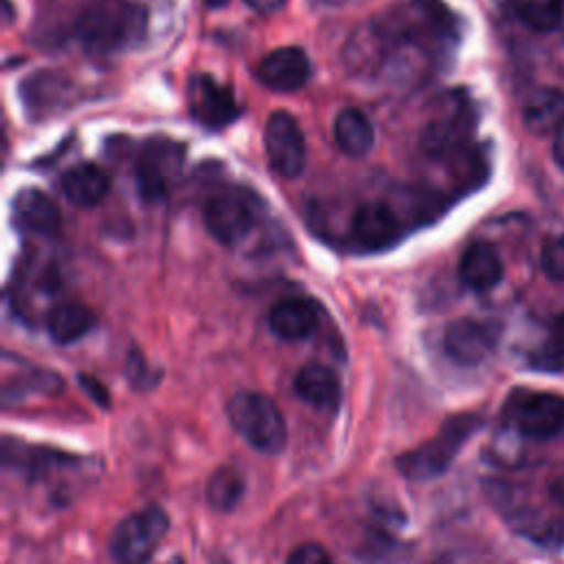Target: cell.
Listing matches in <instances>:
<instances>
[{
  "mask_svg": "<svg viewBox=\"0 0 564 564\" xmlns=\"http://www.w3.org/2000/svg\"><path fill=\"white\" fill-rule=\"evenodd\" d=\"M388 48L408 46L432 59H445L458 44V24L438 0H408L379 18Z\"/></svg>",
  "mask_w": 564,
  "mask_h": 564,
  "instance_id": "obj_1",
  "label": "cell"
},
{
  "mask_svg": "<svg viewBox=\"0 0 564 564\" xmlns=\"http://www.w3.org/2000/svg\"><path fill=\"white\" fill-rule=\"evenodd\" d=\"M143 33L145 11L128 0H104L88 7L77 20L79 42L99 55L126 51L139 44Z\"/></svg>",
  "mask_w": 564,
  "mask_h": 564,
  "instance_id": "obj_2",
  "label": "cell"
},
{
  "mask_svg": "<svg viewBox=\"0 0 564 564\" xmlns=\"http://www.w3.org/2000/svg\"><path fill=\"white\" fill-rule=\"evenodd\" d=\"M480 427H482L480 414H474V412L454 414L441 425V430L432 438L403 452L397 458V469L410 480L436 478L452 465V460L463 449V445Z\"/></svg>",
  "mask_w": 564,
  "mask_h": 564,
  "instance_id": "obj_3",
  "label": "cell"
},
{
  "mask_svg": "<svg viewBox=\"0 0 564 564\" xmlns=\"http://www.w3.org/2000/svg\"><path fill=\"white\" fill-rule=\"evenodd\" d=\"M234 430L258 452L280 454L286 445V423L278 405L260 392H238L227 405Z\"/></svg>",
  "mask_w": 564,
  "mask_h": 564,
  "instance_id": "obj_4",
  "label": "cell"
},
{
  "mask_svg": "<svg viewBox=\"0 0 564 564\" xmlns=\"http://www.w3.org/2000/svg\"><path fill=\"white\" fill-rule=\"evenodd\" d=\"M505 419L524 438H555L564 430V397L518 388L505 403Z\"/></svg>",
  "mask_w": 564,
  "mask_h": 564,
  "instance_id": "obj_5",
  "label": "cell"
},
{
  "mask_svg": "<svg viewBox=\"0 0 564 564\" xmlns=\"http://www.w3.org/2000/svg\"><path fill=\"white\" fill-rule=\"evenodd\" d=\"M170 529L167 513L152 505L126 516L110 533L108 546L119 564H145Z\"/></svg>",
  "mask_w": 564,
  "mask_h": 564,
  "instance_id": "obj_6",
  "label": "cell"
},
{
  "mask_svg": "<svg viewBox=\"0 0 564 564\" xmlns=\"http://www.w3.org/2000/svg\"><path fill=\"white\" fill-rule=\"evenodd\" d=\"M260 200L242 187H227L205 203L203 218L209 234L223 245H240L256 227Z\"/></svg>",
  "mask_w": 564,
  "mask_h": 564,
  "instance_id": "obj_7",
  "label": "cell"
},
{
  "mask_svg": "<svg viewBox=\"0 0 564 564\" xmlns=\"http://www.w3.org/2000/svg\"><path fill=\"white\" fill-rule=\"evenodd\" d=\"M183 159L185 150L181 143L165 137L148 139L137 161L139 194L145 200L163 198L170 192V187L178 181Z\"/></svg>",
  "mask_w": 564,
  "mask_h": 564,
  "instance_id": "obj_8",
  "label": "cell"
},
{
  "mask_svg": "<svg viewBox=\"0 0 564 564\" xmlns=\"http://www.w3.org/2000/svg\"><path fill=\"white\" fill-rule=\"evenodd\" d=\"M264 150L269 165L286 178L302 174L306 165V141L297 121L284 112L275 110L264 128Z\"/></svg>",
  "mask_w": 564,
  "mask_h": 564,
  "instance_id": "obj_9",
  "label": "cell"
},
{
  "mask_svg": "<svg viewBox=\"0 0 564 564\" xmlns=\"http://www.w3.org/2000/svg\"><path fill=\"white\" fill-rule=\"evenodd\" d=\"M471 126H474V119H471V110H469L467 101L452 97L423 126L421 148L432 156L454 152L467 141Z\"/></svg>",
  "mask_w": 564,
  "mask_h": 564,
  "instance_id": "obj_10",
  "label": "cell"
},
{
  "mask_svg": "<svg viewBox=\"0 0 564 564\" xmlns=\"http://www.w3.org/2000/svg\"><path fill=\"white\" fill-rule=\"evenodd\" d=\"M496 341H498V330L491 324L478 322L471 317L452 322L443 339L447 355L463 366H476L485 361L496 348Z\"/></svg>",
  "mask_w": 564,
  "mask_h": 564,
  "instance_id": "obj_11",
  "label": "cell"
},
{
  "mask_svg": "<svg viewBox=\"0 0 564 564\" xmlns=\"http://www.w3.org/2000/svg\"><path fill=\"white\" fill-rule=\"evenodd\" d=\"M189 110L192 117L205 128H225L238 115V106L231 90L207 75L192 77Z\"/></svg>",
  "mask_w": 564,
  "mask_h": 564,
  "instance_id": "obj_12",
  "label": "cell"
},
{
  "mask_svg": "<svg viewBox=\"0 0 564 564\" xmlns=\"http://www.w3.org/2000/svg\"><path fill=\"white\" fill-rule=\"evenodd\" d=\"M401 234L397 214L386 203H364L350 218V236L364 251H381Z\"/></svg>",
  "mask_w": 564,
  "mask_h": 564,
  "instance_id": "obj_13",
  "label": "cell"
},
{
  "mask_svg": "<svg viewBox=\"0 0 564 564\" xmlns=\"http://www.w3.org/2000/svg\"><path fill=\"white\" fill-rule=\"evenodd\" d=\"M311 75V64L300 46H282L262 57L258 66V77L264 86L273 90H297L306 84Z\"/></svg>",
  "mask_w": 564,
  "mask_h": 564,
  "instance_id": "obj_14",
  "label": "cell"
},
{
  "mask_svg": "<svg viewBox=\"0 0 564 564\" xmlns=\"http://www.w3.org/2000/svg\"><path fill=\"white\" fill-rule=\"evenodd\" d=\"M13 220L15 225L26 234L37 236H53L59 229L62 216L53 198H48L44 192L26 187L15 194L13 198Z\"/></svg>",
  "mask_w": 564,
  "mask_h": 564,
  "instance_id": "obj_15",
  "label": "cell"
},
{
  "mask_svg": "<svg viewBox=\"0 0 564 564\" xmlns=\"http://www.w3.org/2000/svg\"><path fill=\"white\" fill-rule=\"evenodd\" d=\"M522 123L531 134H557L564 128V90L538 88L522 104Z\"/></svg>",
  "mask_w": 564,
  "mask_h": 564,
  "instance_id": "obj_16",
  "label": "cell"
},
{
  "mask_svg": "<svg viewBox=\"0 0 564 564\" xmlns=\"http://www.w3.org/2000/svg\"><path fill=\"white\" fill-rule=\"evenodd\" d=\"M317 326V308L311 300L286 297L278 302L269 313V328L284 341H297L308 337Z\"/></svg>",
  "mask_w": 564,
  "mask_h": 564,
  "instance_id": "obj_17",
  "label": "cell"
},
{
  "mask_svg": "<svg viewBox=\"0 0 564 564\" xmlns=\"http://www.w3.org/2000/svg\"><path fill=\"white\" fill-rule=\"evenodd\" d=\"M458 275L467 289L489 291L502 280V260L491 245L474 242L460 258Z\"/></svg>",
  "mask_w": 564,
  "mask_h": 564,
  "instance_id": "obj_18",
  "label": "cell"
},
{
  "mask_svg": "<svg viewBox=\"0 0 564 564\" xmlns=\"http://www.w3.org/2000/svg\"><path fill=\"white\" fill-rule=\"evenodd\" d=\"M293 388L297 397L319 410H335L341 399V386L337 375L324 364H306L295 375Z\"/></svg>",
  "mask_w": 564,
  "mask_h": 564,
  "instance_id": "obj_19",
  "label": "cell"
},
{
  "mask_svg": "<svg viewBox=\"0 0 564 564\" xmlns=\"http://www.w3.org/2000/svg\"><path fill=\"white\" fill-rule=\"evenodd\" d=\"M337 148L348 156H366L372 150V123L359 108H344L333 126Z\"/></svg>",
  "mask_w": 564,
  "mask_h": 564,
  "instance_id": "obj_20",
  "label": "cell"
},
{
  "mask_svg": "<svg viewBox=\"0 0 564 564\" xmlns=\"http://www.w3.org/2000/svg\"><path fill=\"white\" fill-rule=\"evenodd\" d=\"M62 192L70 203L79 207H90L106 196L108 176L101 167L93 163H79L62 176Z\"/></svg>",
  "mask_w": 564,
  "mask_h": 564,
  "instance_id": "obj_21",
  "label": "cell"
},
{
  "mask_svg": "<svg viewBox=\"0 0 564 564\" xmlns=\"http://www.w3.org/2000/svg\"><path fill=\"white\" fill-rule=\"evenodd\" d=\"M95 313L79 302H62L46 317L48 333L59 344H73L82 339L95 328Z\"/></svg>",
  "mask_w": 564,
  "mask_h": 564,
  "instance_id": "obj_22",
  "label": "cell"
},
{
  "mask_svg": "<svg viewBox=\"0 0 564 564\" xmlns=\"http://www.w3.org/2000/svg\"><path fill=\"white\" fill-rule=\"evenodd\" d=\"M513 15L538 33L555 31L564 22V0H509Z\"/></svg>",
  "mask_w": 564,
  "mask_h": 564,
  "instance_id": "obj_23",
  "label": "cell"
},
{
  "mask_svg": "<svg viewBox=\"0 0 564 564\" xmlns=\"http://www.w3.org/2000/svg\"><path fill=\"white\" fill-rule=\"evenodd\" d=\"M245 494V480L234 467L216 469L205 487L207 505L216 511H231Z\"/></svg>",
  "mask_w": 564,
  "mask_h": 564,
  "instance_id": "obj_24",
  "label": "cell"
},
{
  "mask_svg": "<svg viewBox=\"0 0 564 564\" xmlns=\"http://www.w3.org/2000/svg\"><path fill=\"white\" fill-rule=\"evenodd\" d=\"M529 366L540 372H564V313L555 317L542 344L531 352Z\"/></svg>",
  "mask_w": 564,
  "mask_h": 564,
  "instance_id": "obj_25",
  "label": "cell"
},
{
  "mask_svg": "<svg viewBox=\"0 0 564 564\" xmlns=\"http://www.w3.org/2000/svg\"><path fill=\"white\" fill-rule=\"evenodd\" d=\"M66 84L51 73H40L29 77V84L24 86V99L31 106V110H51L66 97Z\"/></svg>",
  "mask_w": 564,
  "mask_h": 564,
  "instance_id": "obj_26",
  "label": "cell"
},
{
  "mask_svg": "<svg viewBox=\"0 0 564 564\" xmlns=\"http://www.w3.org/2000/svg\"><path fill=\"white\" fill-rule=\"evenodd\" d=\"M540 264L551 280L564 282V236L553 238L542 247Z\"/></svg>",
  "mask_w": 564,
  "mask_h": 564,
  "instance_id": "obj_27",
  "label": "cell"
},
{
  "mask_svg": "<svg viewBox=\"0 0 564 564\" xmlns=\"http://www.w3.org/2000/svg\"><path fill=\"white\" fill-rule=\"evenodd\" d=\"M286 564H333L328 551L317 544V542H304L300 546H295L289 557Z\"/></svg>",
  "mask_w": 564,
  "mask_h": 564,
  "instance_id": "obj_28",
  "label": "cell"
},
{
  "mask_svg": "<svg viewBox=\"0 0 564 564\" xmlns=\"http://www.w3.org/2000/svg\"><path fill=\"white\" fill-rule=\"evenodd\" d=\"M82 383L86 386V390H90V394H93L101 405H108V392H106L93 377H82Z\"/></svg>",
  "mask_w": 564,
  "mask_h": 564,
  "instance_id": "obj_29",
  "label": "cell"
},
{
  "mask_svg": "<svg viewBox=\"0 0 564 564\" xmlns=\"http://www.w3.org/2000/svg\"><path fill=\"white\" fill-rule=\"evenodd\" d=\"M260 13H273L286 4V0H247Z\"/></svg>",
  "mask_w": 564,
  "mask_h": 564,
  "instance_id": "obj_30",
  "label": "cell"
},
{
  "mask_svg": "<svg viewBox=\"0 0 564 564\" xmlns=\"http://www.w3.org/2000/svg\"><path fill=\"white\" fill-rule=\"evenodd\" d=\"M553 159H555L557 167L564 170V128L555 134V141H553Z\"/></svg>",
  "mask_w": 564,
  "mask_h": 564,
  "instance_id": "obj_31",
  "label": "cell"
},
{
  "mask_svg": "<svg viewBox=\"0 0 564 564\" xmlns=\"http://www.w3.org/2000/svg\"><path fill=\"white\" fill-rule=\"evenodd\" d=\"M315 4H324V7H337V4H344L346 0H313Z\"/></svg>",
  "mask_w": 564,
  "mask_h": 564,
  "instance_id": "obj_32",
  "label": "cell"
},
{
  "mask_svg": "<svg viewBox=\"0 0 564 564\" xmlns=\"http://www.w3.org/2000/svg\"><path fill=\"white\" fill-rule=\"evenodd\" d=\"M209 7H223L227 0H205Z\"/></svg>",
  "mask_w": 564,
  "mask_h": 564,
  "instance_id": "obj_33",
  "label": "cell"
},
{
  "mask_svg": "<svg viewBox=\"0 0 564 564\" xmlns=\"http://www.w3.org/2000/svg\"><path fill=\"white\" fill-rule=\"evenodd\" d=\"M170 564H183V562H181V560H172Z\"/></svg>",
  "mask_w": 564,
  "mask_h": 564,
  "instance_id": "obj_34",
  "label": "cell"
},
{
  "mask_svg": "<svg viewBox=\"0 0 564 564\" xmlns=\"http://www.w3.org/2000/svg\"><path fill=\"white\" fill-rule=\"evenodd\" d=\"M436 564H447V562H436Z\"/></svg>",
  "mask_w": 564,
  "mask_h": 564,
  "instance_id": "obj_35",
  "label": "cell"
}]
</instances>
